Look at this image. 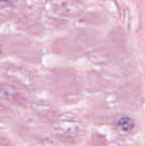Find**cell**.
<instances>
[{
	"mask_svg": "<svg viewBox=\"0 0 145 146\" xmlns=\"http://www.w3.org/2000/svg\"><path fill=\"white\" fill-rule=\"evenodd\" d=\"M117 124H118V126L124 131H130L134 126L133 121L130 118H128V117H121V118L117 121Z\"/></svg>",
	"mask_w": 145,
	"mask_h": 146,
	"instance_id": "obj_1",
	"label": "cell"
}]
</instances>
